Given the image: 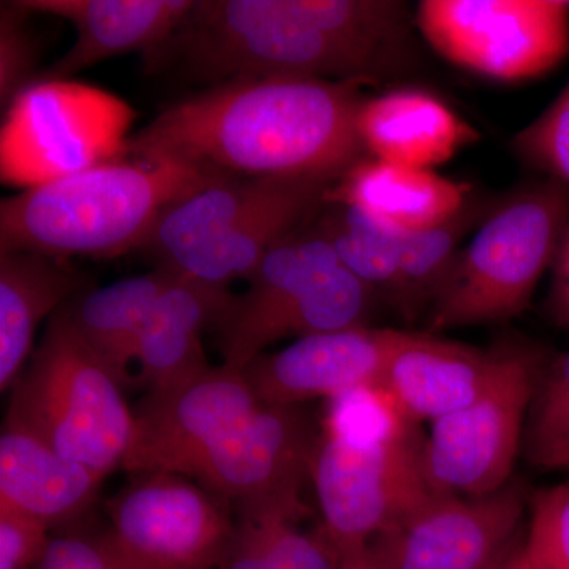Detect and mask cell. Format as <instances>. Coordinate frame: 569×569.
I'll use <instances>...</instances> for the list:
<instances>
[{
  "label": "cell",
  "instance_id": "cell-28",
  "mask_svg": "<svg viewBox=\"0 0 569 569\" xmlns=\"http://www.w3.org/2000/svg\"><path fill=\"white\" fill-rule=\"evenodd\" d=\"M274 178L217 179L167 209L142 249L159 258L160 266L178 263L230 230L268 190Z\"/></svg>",
  "mask_w": 569,
  "mask_h": 569
},
{
  "label": "cell",
  "instance_id": "cell-31",
  "mask_svg": "<svg viewBox=\"0 0 569 569\" xmlns=\"http://www.w3.org/2000/svg\"><path fill=\"white\" fill-rule=\"evenodd\" d=\"M321 432L356 447H392L421 438L417 422L381 381L329 399Z\"/></svg>",
  "mask_w": 569,
  "mask_h": 569
},
{
  "label": "cell",
  "instance_id": "cell-2",
  "mask_svg": "<svg viewBox=\"0 0 569 569\" xmlns=\"http://www.w3.org/2000/svg\"><path fill=\"white\" fill-rule=\"evenodd\" d=\"M222 178L129 156L22 190L0 203V252L118 257L144 247L170 206Z\"/></svg>",
  "mask_w": 569,
  "mask_h": 569
},
{
  "label": "cell",
  "instance_id": "cell-21",
  "mask_svg": "<svg viewBox=\"0 0 569 569\" xmlns=\"http://www.w3.org/2000/svg\"><path fill=\"white\" fill-rule=\"evenodd\" d=\"M108 475L58 455L39 438L3 426L0 436V508L17 509L48 527L82 515Z\"/></svg>",
  "mask_w": 569,
  "mask_h": 569
},
{
  "label": "cell",
  "instance_id": "cell-5",
  "mask_svg": "<svg viewBox=\"0 0 569 569\" xmlns=\"http://www.w3.org/2000/svg\"><path fill=\"white\" fill-rule=\"evenodd\" d=\"M171 48L212 84L244 77L367 81L295 0H197L160 50Z\"/></svg>",
  "mask_w": 569,
  "mask_h": 569
},
{
  "label": "cell",
  "instance_id": "cell-17",
  "mask_svg": "<svg viewBox=\"0 0 569 569\" xmlns=\"http://www.w3.org/2000/svg\"><path fill=\"white\" fill-rule=\"evenodd\" d=\"M340 268L331 244L312 223H302L264 254L249 277L244 295L233 296L216 326L223 365L244 370L252 362V347L272 318Z\"/></svg>",
  "mask_w": 569,
  "mask_h": 569
},
{
  "label": "cell",
  "instance_id": "cell-12",
  "mask_svg": "<svg viewBox=\"0 0 569 569\" xmlns=\"http://www.w3.org/2000/svg\"><path fill=\"white\" fill-rule=\"evenodd\" d=\"M261 407L244 370L224 365L178 387L148 392L133 410V436L122 468L134 475H179Z\"/></svg>",
  "mask_w": 569,
  "mask_h": 569
},
{
  "label": "cell",
  "instance_id": "cell-13",
  "mask_svg": "<svg viewBox=\"0 0 569 569\" xmlns=\"http://www.w3.org/2000/svg\"><path fill=\"white\" fill-rule=\"evenodd\" d=\"M320 430L299 406H263L182 468L209 492L228 501L302 492L310 478Z\"/></svg>",
  "mask_w": 569,
  "mask_h": 569
},
{
  "label": "cell",
  "instance_id": "cell-8",
  "mask_svg": "<svg viewBox=\"0 0 569 569\" xmlns=\"http://www.w3.org/2000/svg\"><path fill=\"white\" fill-rule=\"evenodd\" d=\"M415 24L440 58L486 80H538L569 58V0H422Z\"/></svg>",
  "mask_w": 569,
  "mask_h": 569
},
{
  "label": "cell",
  "instance_id": "cell-23",
  "mask_svg": "<svg viewBox=\"0 0 569 569\" xmlns=\"http://www.w3.org/2000/svg\"><path fill=\"white\" fill-rule=\"evenodd\" d=\"M86 277L62 258L0 252V389L13 387L33 350L37 329L82 293Z\"/></svg>",
  "mask_w": 569,
  "mask_h": 569
},
{
  "label": "cell",
  "instance_id": "cell-37",
  "mask_svg": "<svg viewBox=\"0 0 569 569\" xmlns=\"http://www.w3.org/2000/svg\"><path fill=\"white\" fill-rule=\"evenodd\" d=\"M37 569H129L108 533L102 537L51 538L50 548Z\"/></svg>",
  "mask_w": 569,
  "mask_h": 569
},
{
  "label": "cell",
  "instance_id": "cell-30",
  "mask_svg": "<svg viewBox=\"0 0 569 569\" xmlns=\"http://www.w3.org/2000/svg\"><path fill=\"white\" fill-rule=\"evenodd\" d=\"M310 223L335 249L340 266L399 312L402 296L399 266L380 224L351 206L326 200L310 217Z\"/></svg>",
  "mask_w": 569,
  "mask_h": 569
},
{
  "label": "cell",
  "instance_id": "cell-39",
  "mask_svg": "<svg viewBox=\"0 0 569 569\" xmlns=\"http://www.w3.org/2000/svg\"><path fill=\"white\" fill-rule=\"evenodd\" d=\"M339 557V569H385L369 545L343 550Z\"/></svg>",
  "mask_w": 569,
  "mask_h": 569
},
{
  "label": "cell",
  "instance_id": "cell-20",
  "mask_svg": "<svg viewBox=\"0 0 569 569\" xmlns=\"http://www.w3.org/2000/svg\"><path fill=\"white\" fill-rule=\"evenodd\" d=\"M231 301L228 288L174 272L149 313L138 347V381L148 392L178 387L211 369L203 335L219 325Z\"/></svg>",
  "mask_w": 569,
  "mask_h": 569
},
{
  "label": "cell",
  "instance_id": "cell-18",
  "mask_svg": "<svg viewBox=\"0 0 569 569\" xmlns=\"http://www.w3.org/2000/svg\"><path fill=\"white\" fill-rule=\"evenodd\" d=\"M500 348L482 351L429 332H403L381 383L411 421L433 422L467 407L496 373Z\"/></svg>",
  "mask_w": 569,
  "mask_h": 569
},
{
  "label": "cell",
  "instance_id": "cell-10",
  "mask_svg": "<svg viewBox=\"0 0 569 569\" xmlns=\"http://www.w3.org/2000/svg\"><path fill=\"white\" fill-rule=\"evenodd\" d=\"M425 437L392 447H356L321 432L310 479L321 526L337 553L370 545L433 496L421 467Z\"/></svg>",
  "mask_w": 569,
  "mask_h": 569
},
{
  "label": "cell",
  "instance_id": "cell-33",
  "mask_svg": "<svg viewBox=\"0 0 569 569\" xmlns=\"http://www.w3.org/2000/svg\"><path fill=\"white\" fill-rule=\"evenodd\" d=\"M511 148L542 178L569 187V81L537 119L515 134Z\"/></svg>",
  "mask_w": 569,
  "mask_h": 569
},
{
  "label": "cell",
  "instance_id": "cell-9",
  "mask_svg": "<svg viewBox=\"0 0 569 569\" xmlns=\"http://www.w3.org/2000/svg\"><path fill=\"white\" fill-rule=\"evenodd\" d=\"M107 511L129 569H219L234 529L230 501L164 471L140 475Z\"/></svg>",
  "mask_w": 569,
  "mask_h": 569
},
{
  "label": "cell",
  "instance_id": "cell-40",
  "mask_svg": "<svg viewBox=\"0 0 569 569\" xmlns=\"http://www.w3.org/2000/svg\"><path fill=\"white\" fill-rule=\"evenodd\" d=\"M492 569H533L529 557H527L526 548H523V541H519L515 548L509 550L507 557L498 561Z\"/></svg>",
  "mask_w": 569,
  "mask_h": 569
},
{
  "label": "cell",
  "instance_id": "cell-35",
  "mask_svg": "<svg viewBox=\"0 0 569 569\" xmlns=\"http://www.w3.org/2000/svg\"><path fill=\"white\" fill-rule=\"evenodd\" d=\"M29 14L17 2H3L0 9V100L3 107H9L37 78L39 44L26 22Z\"/></svg>",
  "mask_w": 569,
  "mask_h": 569
},
{
  "label": "cell",
  "instance_id": "cell-32",
  "mask_svg": "<svg viewBox=\"0 0 569 569\" xmlns=\"http://www.w3.org/2000/svg\"><path fill=\"white\" fill-rule=\"evenodd\" d=\"M523 448L538 470L569 473V350L542 369Z\"/></svg>",
  "mask_w": 569,
  "mask_h": 569
},
{
  "label": "cell",
  "instance_id": "cell-26",
  "mask_svg": "<svg viewBox=\"0 0 569 569\" xmlns=\"http://www.w3.org/2000/svg\"><path fill=\"white\" fill-rule=\"evenodd\" d=\"M296 9L326 33L358 67L365 80L406 69L411 26L406 3L392 0H295Z\"/></svg>",
  "mask_w": 569,
  "mask_h": 569
},
{
  "label": "cell",
  "instance_id": "cell-29",
  "mask_svg": "<svg viewBox=\"0 0 569 569\" xmlns=\"http://www.w3.org/2000/svg\"><path fill=\"white\" fill-rule=\"evenodd\" d=\"M376 298L369 284L340 266L261 329L253 342L252 361L288 337L298 340L367 326Z\"/></svg>",
  "mask_w": 569,
  "mask_h": 569
},
{
  "label": "cell",
  "instance_id": "cell-25",
  "mask_svg": "<svg viewBox=\"0 0 569 569\" xmlns=\"http://www.w3.org/2000/svg\"><path fill=\"white\" fill-rule=\"evenodd\" d=\"M173 279V269L159 266L149 274L86 291L63 306L74 331L122 387L134 383L130 367L137 365L146 321Z\"/></svg>",
  "mask_w": 569,
  "mask_h": 569
},
{
  "label": "cell",
  "instance_id": "cell-3",
  "mask_svg": "<svg viewBox=\"0 0 569 569\" xmlns=\"http://www.w3.org/2000/svg\"><path fill=\"white\" fill-rule=\"evenodd\" d=\"M568 222L569 187L552 179L527 182L493 203L460 249L426 332L503 323L526 312Z\"/></svg>",
  "mask_w": 569,
  "mask_h": 569
},
{
  "label": "cell",
  "instance_id": "cell-6",
  "mask_svg": "<svg viewBox=\"0 0 569 569\" xmlns=\"http://www.w3.org/2000/svg\"><path fill=\"white\" fill-rule=\"evenodd\" d=\"M137 112L116 93L73 80H36L7 107L0 178L29 190L129 157Z\"/></svg>",
  "mask_w": 569,
  "mask_h": 569
},
{
  "label": "cell",
  "instance_id": "cell-36",
  "mask_svg": "<svg viewBox=\"0 0 569 569\" xmlns=\"http://www.w3.org/2000/svg\"><path fill=\"white\" fill-rule=\"evenodd\" d=\"M50 542L47 523L17 509L0 508V569H37Z\"/></svg>",
  "mask_w": 569,
  "mask_h": 569
},
{
  "label": "cell",
  "instance_id": "cell-4",
  "mask_svg": "<svg viewBox=\"0 0 569 569\" xmlns=\"http://www.w3.org/2000/svg\"><path fill=\"white\" fill-rule=\"evenodd\" d=\"M6 426L103 473L122 467L133 410L118 378L74 331L66 307L50 317L31 365L13 385Z\"/></svg>",
  "mask_w": 569,
  "mask_h": 569
},
{
  "label": "cell",
  "instance_id": "cell-22",
  "mask_svg": "<svg viewBox=\"0 0 569 569\" xmlns=\"http://www.w3.org/2000/svg\"><path fill=\"white\" fill-rule=\"evenodd\" d=\"M471 194L467 183L452 181L436 170L366 156L337 179L326 201L351 206L402 230H422L456 216Z\"/></svg>",
  "mask_w": 569,
  "mask_h": 569
},
{
  "label": "cell",
  "instance_id": "cell-27",
  "mask_svg": "<svg viewBox=\"0 0 569 569\" xmlns=\"http://www.w3.org/2000/svg\"><path fill=\"white\" fill-rule=\"evenodd\" d=\"M492 206L471 194L456 216L422 230H402L372 217L380 224L399 266L400 317L407 321L427 317L456 263L463 238L477 230Z\"/></svg>",
  "mask_w": 569,
  "mask_h": 569
},
{
  "label": "cell",
  "instance_id": "cell-19",
  "mask_svg": "<svg viewBox=\"0 0 569 569\" xmlns=\"http://www.w3.org/2000/svg\"><path fill=\"white\" fill-rule=\"evenodd\" d=\"M358 134L366 156L419 170H436L481 137L440 97L418 88L367 96Z\"/></svg>",
  "mask_w": 569,
  "mask_h": 569
},
{
  "label": "cell",
  "instance_id": "cell-24",
  "mask_svg": "<svg viewBox=\"0 0 569 569\" xmlns=\"http://www.w3.org/2000/svg\"><path fill=\"white\" fill-rule=\"evenodd\" d=\"M234 529L219 569H339L320 529L306 531L302 492L269 493L234 503Z\"/></svg>",
  "mask_w": 569,
  "mask_h": 569
},
{
  "label": "cell",
  "instance_id": "cell-38",
  "mask_svg": "<svg viewBox=\"0 0 569 569\" xmlns=\"http://www.w3.org/2000/svg\"><path fill=\"white\" fill-rule=\"evenodd\" d=\"M548 295V313L553 323L569 329V222L561 236Z\"/></svg>",
  "mask_w": 569,
  "mask_h": 569
},
{
  "label": "cell",
  "instance_id": "cell-7",
  "mask_svg": "<svg viewBox=\"0 0 569 569\" xmlns=\"http://www.w3.org/2000/svg\"><path fill=\"white\" fill-rule=\"evenodd\" d=\"M498 348L497 370L485 391L467 407L430 422L422 440V473L433 496H488L515 479L545 365L533 348Z\"/></svg>",
  "mask_w": 569,
  "mask_h": 569
},
{
  "label": "cell",
  "instance_id": "cell-14",
  "mask_svg": "<svg viewBox=\"0 0 569 569\" xmlns=\"http://www.w3.org/2000/svg\"><path fill=\"white\" fill-rule=\"evenodd\" d=\"M403 332L361 326L302 337L277 353L258 356L244 373L263 406H301L320 397L329 400L381 381Z\"/></svg>",
  "mask_w": 569,
  "mask_h": 569
},
{
  "label": "cell",
  "instance_id": "cell-1",
  "mask_svg": "<svg viewBox=\"0 0 569 569\" xmlns=\"http://www.w3.org/2000/svg\"><path fill=\"white\" fill-rule=\"evenodd\" d=\"M362 80L244 77L164 108L133 134L129 156L176 160L223 178L328 176L362 157Z\"/></svg>",
  "mask_w": 569,
  "mask_h": 569
},
{
  "label": "cell",
  "instance_id": "cell-16",
  "mask_svg": "<svg viewBox=\"0 0 569 569\" xmlns=\"http://www.w3.org/2000/svg\"><path fill=\"white\" fill-rule=\"evenodd\" d=\"M336 182L328 176L274 178L227 233L164 268L216 287L249 280L264 254L320 209Z\"/></svg>",
  "mask_w": 569,
  "mask_h": 569
},
{
  "label": "cell",
  "instance_id": "cell-15",
  "mask_svg": "<svg viewBox=\"0 0 569 569\" xmlns=\"http://www.w3.org/2000/svg\"><path fill=\"white\" fill-rule=\"evenodd\" d=\"M29 13L50 14L73 26L77 40L36 80H70L132 51H159L192 13L194 0H21Z\"/></svg>",
  "mask_w": 569,
  "mask_h": 569
},
{
  "label": "cell",
  "instance_id": "cell-11",
  "mask_svg": "<svg viewBox=\"0 0 569 569\" xmlns=\"http://www.w3.org/2000/svg\"><path fill=\"white\" fill-rule=\"evenodd\" d=\"M526 509L516 479L488 496H432L369 546L385 569H492L518 545Z\"/></svg>",
  "mask_w": 569,
  "mask_h": 569
},
{
  "label": "cell",
  "instance_id": "cell-34",
  "mask_svg": "<svg viewBox=\"0 0 569 569\" xmlns=\"http://www.w3.org/2000/svg\"><path fill=\"white\" fill-rule=\"evenodd\" d=\"M523 548L533 569H569V481L530 498Z\"/></svg>",
  "mask_w": 569,
  "mask_h": 569
}]
</instances>
